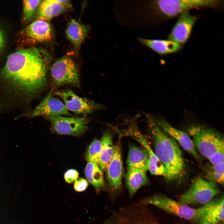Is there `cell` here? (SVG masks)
I'll use <instances>...</instances> for the list:
<instances>
[{
    "label": "cell",
    "instance_id": "4",
    "mask_svg": "<svg viewBox=\"0 0 224 224\" xmlns=\"http://www.w3.org/2000/svg\"><path fill=\"white\" fill-rule=\"evenodd\" d=\"M141 203L142 204L154 206L169 213L194 223L202 210L201 207L193 208L161 194L147 197L142 200Z\"/></svg>",
    "mask_w": 224,
    "mask_h": 224
},
{
    "label": "cell",
    "instance_id": "1",
    "mask_svg": "<svg viewBox=\"0 0 224 224\" xmlns=\"http://www.w3.org/2000/svg\"><path fill=\"white\" fill-rule=\"evenodd\" d=\"M51 57L43 49H19L7 57L0 81L18 95L32 96L45 87Z\"/></svg>",
    "mask_w": 224,
    "mask_h": 224
},
{
    "label": "cell",
    "instance_id": "24",
    "mask_svg": "<svg viewBox=\"0 0 224 224\" xmlns=\"http://www.w3.org/2000/svg\"><path fill=\"white\" fill-rule=\"evenodd\" d=\"M207 177L209 181L223 185L224 180V162L212 164L204 168Z\"/></svg>",
    "mask_w": 224,
    "mask_h": 224
},
{
    "label": "cell",
    "instance_id": "23",
    "mask_svg": "<svg viewBox=\"0 0 224 224\" xmlns=\"http://www.w3.org/2000/svg\"><path fill=\"white\" fill-rule=\"evenodd\" d=\"M87 31L86 26L72 19L68 25L66 34L68 39L77 48L84 40Z\"/></svg>",
    "mask_w": 224,
    "mask_h": 224
},
{
    "label": "cell",
    "instance_id": "10",
    "mask_svg": "<svg viewBox=\"0 0 224 224\" xmlns=\"http://www.w3.org/2000/svg\"><path fill=\"white\" fill-rule=\"evenodd\" d=\"M105 171L107 183L110 190L114 192L120 191L122 187L124 169L119 144L115 146L114 155Z\"/></svg>",
    "mask_w": 224,
    "mask_h": 224
},
{
    "label": "cell",
    "instance_id": "22",
    "mask_svg": "<svg viewBox=\"0 0 224 224\" xmlns=\"http://www.w3.org/2000/svg\"><path fill=\"white\" fill-rule=\"evenodd\" d=\"M85 175L88 181L98 193L106 189L102 170L96 163L88 162L86 166Z\"/></svg>",
    "mask_w": 224,
    "mask_h": 224
},
{
    "label": "cell",
    "instance_id": "14",
    "mask_svg": "<svg viewBox=\"0 0 224 224\" xmlns=\"http://www.w3.org/2000/svg\"><path fill=\"white\" fill-rule=\"evenodd\" d=\"M154 121L164 132L170 136L184 150L195 158L200 159L191 138L188 133L176 128L163 120L157 119Z\"/></svg>",
    "mask_w": 224,
    "mask_h": 224
},
{
    "label": "cell",
    "instance_id": "11",
    "mask_svg": "<svg viewBox=\"0 0 224 224\" xmlns=\"http://www.w3.org/2000/svg\"><path fill=\"white\" fill-rule=\"evenodd\" d=\"M223 195H219L203 205L199 216L195 224H224Z\"/></svg>",
    "mask_w": 224,
    "mask_h": 224
},
{
    "label": "cell",
    "instance_id": "25",
    "mask_svg": "<svg viewBox=\"0 0 224 224\" xmlns=\"http://www.w3.org/2000/svg\"><path fill=\"white\" fill-rule=\"evenodd\" d=\"M100 140H94L89 146L86 154V158L88 162L97 164L101 149Z\"/></svg>",
    "mask_w": 224,
    "mask_h": 224
},
{
    "label": "cell",
    "instance_id": "8",
    "mask_svg": "<svg viewBox=\"0 0 224 224\" xmlns=\"http://www.w3.org/2000/svg\"><path fill=\"white\" fill-rule=\"evenodd\" d=\"M54 95L62 100L68 111L76 114H88L103 107L91 100L79 96L70 90H57Z\"/></svg>",
    "mask_w": 224,
    "mask_h": 224
},
{
    "label": "cell",
    "instance_id": "6",
    "mask_svg": "<svg viewBox=\"0 0 224 224\" xmlns=\"http://www.w3.org/2000/svg\"><path fill=\"white\" fill-rule=\"evenodd\" d=\"M50 73L52 82L55 86L69 85L79 87L78 70L69 57L64 56L56 60L51 67Z\"/></svg>",
    "mask_w": 224,
    "mask_h": 224
},
{
    "label": "cell",
    "instance_id": "17",
    "mask_svg": "<svg viewBox=\"0 0 224 224\" xmlns=\"http://www.w3.org/2000/svg\"><path fill=\"white\" fill-rule=\"evenodd\" d=\"M22 32L28 37L41 42L49 41L53 36L51 25L47 21L40 20L31 23L23 30Z\"/></svg>",
    "mask_w": 224,
    "mask_h": 224
},
{
    "label": "cell",
    "instance_id": "30",
    "mask_svg": "<svg viewBox=\"0 0 224 224\" xmlns=\"http://www.w3.org/2000/svg\"><path fill=\"white\" fill-rule=\"evenodd\" d=\"M156 224H159V223H156Z\"/></svg>",
    "mask_w": 224,
    "mask_h": 224
},
{
    "label": "cell",
    "instance_id": "16",
    "mask_svg": "<svg viewBox=\"0 0 224 224\" xmlns=\"http://www.w3.org/2000/svg\"><path fill=\"white\" fill-rule=\"evenodd\" d=\"M130 134L141 144L147 152L149 158L148 170L151 173L154 175L162 176L165 178L166 170L147 140L138 132H132Z\"/></svg>",
    "mask_w": 224,
    "mask_h": 224
},
{
    "label": "cell",
    "instance_id": "28",
    "mask_svg": "<svg viewBox=\"0 0 224 224\" xmlns=\"http://www.w3.org/2000/svg\"><path fill=\"white\" fill-rule=\"evenodd\" d=\"M78 176L79 173L76 170L71 169L68 170L65 173L64 178L65 182L70 184L76 181Z\"/></svg>",
    "mask_w": 224,
    "mask_h": 224
},
{
    "label": "cell",
    "instance_id": "18",
    "mask_svg": "<svg viewBox=\"0 0 224 224\" xmlns=\"http://www.w3.org/2000/svg\"><path fill=\"white\" fill-rule=\"evenodd\" d=\"M127 164L128 166L139 169L146 173L148 170L149 167L148 156L146 149L134 144H130Z\"/></svg>",
    "mask_w": 224,
    "mask_h": 224
},
{
    "label": "cell",
    "instance_id": "21",
    "mask_svg": "<svg viewBox=\"0 0 224 224\" xmlns=\"http://www.w3.org/2000/svg\"><path fill=\"white\" fill-rule=\"evenodd\" d=\"M100 140L101 147L97 164L102 171H105L114 152L115 146L113 143L112 133L109 131L105 132L103 135Z\"/></svg>",
    "mask_w": 224,
    "mask_h": 224
},
{
    "label": "cell",
    "instance_id": "29",
    "mask_svg": "<svg viewBox=\"0 0 224 224\" xmlns=\"http://www.w3.org/2000/svg\"><path fill=\"white\" fill-rule=\"evenodd\" d=\"M4 44V38L3 34L0 30V50L2 49Z\"/></svg>",
    "mask_w": 224,
    "mask_h": 224
},
{
    "label": "cell",
    "instance_id": "3",
    "mask_svg": "<svg viewBox=\"0 0 224 224\" xmlns=\"http://www.w3.org/2000/svg\"><path fill=\"white\" fill-rule=\"evenodd\" d=\"M196 149L212 164L224 162L223 136L215 129L192 125L187 129Z\"/></svg>",
    "mask_w": 224,
    "mask_h": 224
},
{
    "label": "cell",
    "instance_id": "27",
    "mask_svg": "<svg viewBox=\"0 0 224 224\" xmlns=\"http://www.w3.org/2000/svg\"><path fill=\"white\" fill-rule=\"evenodd\" d=\"M88 186V182L86 180L83 178H80L75 181L73 188L75 191L81 192L85 191Z\"/></svg>",
    "mask_w": 224,
    "mask_h": 224
},
{
    "label": "cell",
    "instance_id": "15",
    "mask_svg": "<svg viewBox=\"0 0 224 224\" xmlns=\"http://www.w3.org/2000/svg\"><path fill=\"white\" fill-rule=\"evenodd\" d=\"M71 7L69 0L42 1L38 8L37 17L38 20L47 21L65 12Z\"/></svg>",
    "mask_w": 224,
    "mask_h": 224
},
{
    "label": "cell",
    "instance_id": "2",
    "mask_svg": "<svg viewBox=\"0 0 224 224\" xmlns=\"http://www.w3.org/2000/svg\"><path fill=\"white\" fill-rule=\"evenodd\" d=\"M148 124L154 146L155 153L166 170L165 179L168 181L179 179L184 175L185 165L179 144L168 137L148 117Z\"/></svg>",
    "mask_w": 224,
    "mask_h": 224
},
{
    "label": "cell",
    "instance_id": "12",
    "mask_svg": "<svg viewBox=\"0 0 224 224\" xmlns=\"http://www.w3.org/2000/svg\"><path fill=\"white\" fill-rule=\"evenodd\" d=\"M50 91L30 114L32 117H46L58 116L71 115L64 103Z\"/></svg>",
    "mask_w": 224,
    "mask_h": 224
},
{
    "label": "cell",
    "instance_id": "19",
    "mask_svg": "<svg viewBox=\"0 0 224 224\" xmlns=\"http://www.w3.org/2000/svg\"><path fill=\"white\" fill-rule=\"evenodd\" d=\"M125 183L130 197H132L142 187L149 184L145 172L134 168L128 166L125 177Z\"/></svg>",
    "mask_w": 224,
    "mask_h": 224
},
{
    "label": "cell",
    "instance_id": "13",
    "mask_svg": "<svg viewBox=\"0 0 224 224\" xmlns=\"http://www.w3.org/2000/svg\"><path fill=\"white\" fill-rule=\"evenodd\" d=\"M180 15L168 38L169 40L182 45L185 43L189 39L197 17L191 15L189 11L183 12Z\"/></svg>",
    "mask_w": 224,
    "mask_h": 224
},
{
    "label": "cell",
    "instance_id": "9",
    "mask_svg": "<svg viewBox=\"0 0 224 224\" xmlns=\"http://www.w3.org/2000/svg\"><path fill=\"white\" fill-rule=\"evenodd\" d=\"M52 131L61 135L78 136L88 128V119L83 117L58 116L46 117Z\"/></svg>",
    "mask_w": 224,
    "mask_h": 224
},
{
    "label": "cell",
    "instance_id": "5",
    "mask_svg": "<svg viewBox=\"0 0 224 224\" xmlns=\"http://www.w3.org/2000/svg\"><path fill=\"white\" fill-rule=\"evenodd\" d=\"M220 193L217 183L205 180L198 176L193 180L189 189L180 196L178 201L189 206L203 205L209 203Z\"/></svg>",
    "mask_w": 224,
    "mask_h": 224
},
{
    "label": "cell",
    "instance_id": "26",
    "mask_svg": "<svg viewBox=\"0 0 224 224\" xmlns=\"http://www.w3.org/2000/svg\"><path fill=\"white\" fill-rule=\"evenodd\" d=\"M42 1L39 0L23 1V15L26 20L31 19Z\"/></svg>",
    "mask_w": 224,
    "mask_h": 224
},
{
    "label": "cell",
    "instance_id": "20",
    "mask_svg": "<svg viewBox=\"0 0 224 224\" xmlns=\"http://www.w3.org/2000/svg\"><path fill=\"white\" fill-rule=\"evenodd\" d=\"M140 43L160 55L176 52L180 50L181 45L168 40L151 39L138 37Z\"/></svg>",
    "mask_w": 224,
    "mask_h": 224
},
{
    "label": "cell",
    "instance_id": "7",
    "mask_svg": "<svg viewBox=\"0 0 224 224\" xmlns=\"http://www.w3.org/2000/svg\"><path fill=\"white\" fill-rule=\"evenodd\" d=\"M219 3L215 0H158L153 4L165 16L172 18L192 8L215 7Z\"/></svg>",
    "mask_w": 224,
    "mask_h": 224
}]
</instances>
